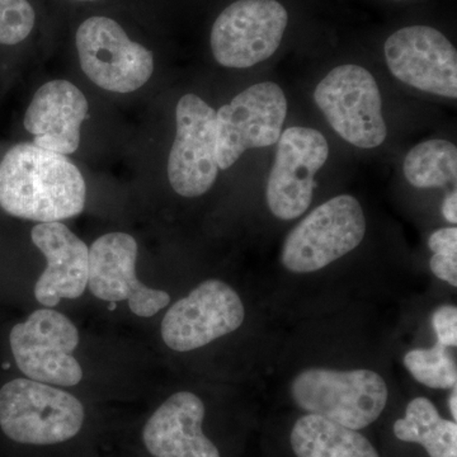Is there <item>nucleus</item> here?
Wrapping results in <instances>:
<instances>
[{"mask_svg":"<svg viewBox=\"0 0 457 457\" xmlns=\"http://www.w3.org/2000/svg\"><path fill=\"white\" fill-rule=\"evenodd\" d=\"M394 433L400 441L422 445L429 457H457L456 422L444 420L429 399L411 400Z\"/></svg>","mask_w":457,"mask_h":457,"instance_id":"19","label":"nucleus"},{"mask_svg":"<svg viewBox=\"0 0 457 457\" xmlns=\"http://www.w3.org/2000/svg\"><path fill=\"white\" fill-rule=\"evenodd\" d=\"M137 243L126 233L99 237L89 249L90 293L104 302H129L131 312L150 318L170 305V294L147 287L137 278Z\"/></svg>","mask_w":457,"mask_h":457,"instance_id":"14","label":"nucleus"},{"mask_svg":"<svg viewBox=\"0 0 457 457\" xmlns=\"http://www.w3.org/2000/svg\"><path fill=\"white\" fill-rule=\"evenodd\" d=\"M405 179L417 188L456 185L457 147L447 140H428L418 144L405 156Z\"/></svg>","mask_w":457,"mask_h":457,"instance_id":"20","label":"nucleus"},{"mask_svg":"<svg viewBox=\"0 0 457 457\" xmlns=\"http://www.w3.org/2000/svg\"><path fill=\"white\" fill-rule=\"evenodd\" d=\"M442 215L451 224H456L457 222V194L456 191L451 192L445 198L444 204H442Z\"/></svg>","mask_w":457,"mask_h":457,"instance_id":"26","label":"nucleus"},{"mask_svg":"<svg viewBox=\"0 0 457 457\" xmlns=\"http://www.w3.org/2000/svg\"><path fill=\"white\" fill-rule=\"evenodd\" d=\"M88 116V101L68 80H51L33 96L23 125L41 149L73 154L80 144V126Z\"/></svg>","mask_w":457,"mask_h":457,"instance_id":"16","label":"nucleus"},{"mask_svg":"<svg viewBox=\"0 0 457 457\" xmlns=\"http://www.w3.org/2000/svg\"><path fill=\"white\" fill-rule=\"evenodd\" d=\"M428 245L435 254H457V228H444L435 231L429 237Z\"/></svg>","mask_w":457,"mask_h":457,"instance_id":"25","label":"nucleus"},{"mask_svg":"<svg viewBox=\"0 0 457 457\" xmlns=\"http://www.w3.org/2000/svg\"><path fill=\"white\" fill-rule=\"evenodd\" d=\"M365 233L359 200L341 195L318 206L288 233L282 264L294 273L317 272L356 249Z\"/></svg>","mask_w":457,"mask_h":457,"instance_id":"4","label":"nucleus"},{"mask_svg":"<svg viewBox=\"0 0 457 457\" xmlns=\"http://www.w3.org/2000/svg\"><path fill=\"white\" fill-rule=\"evenodd\" d=\"M433 275L450 285L457 286V254H433L429 261Z\"/></svg>","mask_w":457,"mask_h":457,"instance_id":"24","label":"nucleus"},{"mask_svg":"<svg viewBox=\"0 0 457 457\" xmlns=\"http://www.w3.org/2000/svg\"><path fill=\"white\" fill-rule=\"evenodd\" d=\"M290 392L303 411L356 431L374 423L389 399L383 376L363 369H308L294 378Z\"/></svg>","mask_w":457,"mask_h":457,"instance_id":"3","label":"nucleus"},{"mask_svg":"<svg viewBox=\"0 0 457 457\" xmlns=\"http://www.w3.org/2000/svg\"><path fill=\"white\" fill-rule=\"evenodd\" d=\"M75 44L84 74L99 88L135 92L154 71L152 51L130 40L112 18L96 16L84 21Z\"/></svg>","mask_w":457,"mask_h":457,"instance_id":"7","label":"nucleus"},{"mask_svg":"<svg viewBox=\"0 0 457 457\" xmlns=\"http://www.w3.org/2000/svg\"><path fill=\"white\" fill-rule=\"evenodd\" d=\"M432 326L437 336V343L445 347L457 345V308L442 305L432 314Z\"/></svg>","mask_w":457,"mask_h":457,"instance_id":"23","label":"nucleus"},{"mask_svg":"<svg viewBox=\"0 0 457 457\" xmlns=\"http://www.w3.org/2000/svg\"><path fill=\"white\" fill-rule=\"evenodd\" d=\"M33 245L47 261L35 286V297L54 308L62 299H78L88 286L89 248L62 222H40L32 228Z\"/></svg>","mask_w":457,"mask_h":457,"instance_id":"15","label":"nucleus"},{"mask_svg":"<svg viewBox=\"0 0 457 457\" xmlns=\"http://www.w3.org/2000/svg\"><path fill=\"white\" fill-rule=\"evenodd\" d=\"M35 22V11L29 0H0V45L25 41Z\"/></svg>","mask_w":457,"mask_h":457,"instance_id":"22","label":"nucleus"},{"mask_svg":"<svg viewBox=\"0 0 457 457\" xmlns=\"http://www.w3.org/2000/svg\"><path fill=\"white\" fill-rule=\"evenodd\" d=\"M176 139L168 159L171 188L183 197L203 196L219 174L216 111L196 95H186L176 108Z\"/></svg>","mask_w":457,"mask_h":457,"instance_id":"11","label":"nucleus"},{"mask_svg":"<svg viewBox=\"0 0 457 457\" xmlns=\"http://www.w3.org/2000/svg\"><path fill=\"white\" fill-rule=\"evenodd\" d=\"M278 144L267 182V204L276 218L294 220L311 206L314 176L326 164L329 146L320 131L309 128L287 129Z\"/></svg>","mask_w":457,"mask_h":457,"instance_id":"12","label":"nucleus"},{"mask_svg":"<svg viewBox=\"0 0 457 457\" xmlns=\"http://www.w3.org/2000/svg\"><path fill=\"white\" fill-rule=\"evenodd\" d=\"M287 23V11L278 0H237L213 22V57L225 68L260 64L278 51Z\"/></svg>","mask_w":457,"mask_h":457,"instance_id":"8","label":"nucleus"},{"mask_svg":"<svg viewBox=\"0 0 457 457\" xmlns=\"http://www.w3.org/2000/svg\"><path fill=\"white\" fill-rule=\"evenodd\" d=\"M78 2H93V0H78Z\"/></svg>","mask_w":457,"mask_h":457,"instance_id":"28","label":"nucleus"},{"mask_svg":"<svg viewBox=\"0 0 457 457\" xmlns=\"http://www.w3.org/2000/svg\"><path fill=\"white\" fill-rule=\"evenodd\" d=\"M450 411L453 414V420H457V387H453V392L450 396Z\"/></svg>","mask_w":457,"mask_h":457,"instance_id":"27","label":"nucleus"},{"mask_svg":"<svg viewBox=\"0 0 457 457\" xmlns=\"http://www.w3.org/2000/svg\"><path fill=\"white\" fill-rule=\"evenodd\" d=\"M18 369L38 383L74 386L83 370L73 356L79 333L73 321L54 309H38L9 336Z\"/></svg>","mask_w":457,"mask_h":457,"instance_id":"6","label":"nucleus"},{"mask_svg":"<svg viewBox=\"0 0 457 457\" xmlns=\"http://www.w3.org/2000/svg\"><path fill=\"white\" fill-rule=\"evenodd\" d=\"M245 309L230 285L207 279L171 305L162 321V337L170 350L189 352L242 327Z\"/></svg>","mask_w":457,"mask_h":457,"instance_id":"10","label":"nucleus"},{"mask_svg":"<svg viewBox=\"0 0 457 457\" xmlns=\"http://www.w3.org/2000/svg\"><path fill=\"white\" fill-rule=\"evenodd\" d=\"M203 400L179 392L170 396L147 420L143 441L154 457H221L203 432Z\"/></svg>","mask_w":457,"mask_h":457,"instance_id":"17","label":"nucleus"},{"mask_svg":"<svg viewBox=\"0 0 457 457\" xmlns=\"http://www.w3.org/2000/svg\"><path fill=\"white\" fill-rule=\"evenodd\" d=\"M404 365L420 384L432 389H453L457 385L455 361L447 347L436 343L435 347L417 348L404 356Z\"/></svg>","mask_w":457,"mask_h":457,"instance_id":"21","label":"nucleus"},{"mask_svg":"<svg viewBox=\"0 0 457 457\" xmlns=\"http://www.w3.org/2000/svg\"><path fill=\"white\" fill-rule=\"evenodd\" d=\"M290 444L297 457H380L371 442L356 429L317 414L297 420Z\"/></svg>","mask_w":457,"mask_h":457,"instance_id":"18","label":"nucleus"},{"mask_svg":"<svg viewBox=\"0 0 457 457\" xmlns=\"http://www.w3.org/2000/svg\"><path fill=\"white\" fill-rule=\"evenodd\" d=\"M314 99L333 130L352 145L374 149L386 139L380 89L362 66H337L318 84Z\"/></svg>","mask_w":457,"mask_h":457,"instance_id":"5","label":"nucleus"},{"mask_svg":"<svg viewBox=\"0 0 457 457\" xmlns=\"http://www.w3.org/2000/svg\"><path fill=\"white\" fill-rule=\"evenodd\" d=\"M384 51L389 71L400 82L456 99L457 53L444 33L428 26L404 27L387 38Z\"/></svg>","mask_w":457,"mask_h":457,"instance_id":"13","label":"nucleus"},{"mask_svg":"<svg viewBox=\"0 0 457 457\" xmlns=\"http://www.w3.org/2000/svg\"><path fill=\"white\" fill-rule=\"evenodd\" d=\"M86 198L82 173L59 153L22 143L0 162V207L14 218L66 220L83 212Z\"/></svg>","mask_w":457,"mask_h":457,"instance_id":"1","label":"nucleus"},{"mask_svg":"<svg viewBox=\"0 0 457 457\" xmlns=\"http://www.w3.org/2000/svg\"><path fill=\"white\" fill-rule=\"evenodd\" d=\"M84 408L71 394L31 378H14L0 389V428L12 441L55 445L79 433Z\"/></svg>","mask_w":457,"mask_h":457,"instance_id":"2","label":"nucleus"},{"mask_svg":"<svg viewBox=\"0 0 457 457\" xmlns=\"http://www.w3.org/2000/svg\"><path fill=\"white\" fill-rule=\"evenodd\" d=\"M287 99L281 87L263 82L249 87L216 112V156L227 170L246 150L278 143L282 134Z\"/></svg>","mask_w":457,"mask_h":457,"instance_id":"9","label":"nucleus"}]
</instances>
